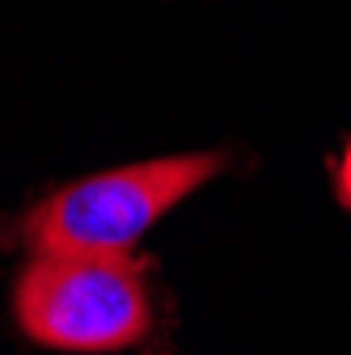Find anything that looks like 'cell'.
<instances>
[{
  "label": "cell",
  "mask_w": 351,
  "mask_h": 355,
  "mask_svg": "<svg viewBox=\"0 0 351 355\" xmlns=\"http://www.w3.org/2000/svg\"><path fill=\"white\" fill-rule=\"evenodd\" d=\"M17 326L55 351H123L153 326L144 266L131 254L34 250L13 288Z\"/></svg>",
  "instance_id": "cell-1"
},
{
  "label": "cell",
  "mask_w": 351,
  "mask_h": 355,
  "mask_svg": "<svg viewBox=\"0 0 351 355\" xmlns=\"http://www.w3.org/2000/svg\"><path fill=\"white\" fill-rule=\"evenodd\" d=\"M339 199H343V207H351V144L339 157Z\"/></svg>",
  "instance_id": "cell-3"
},
{
  "label": "cell",
  "mask_w": 351,
  "mask_h": 355,
  "mask_svg": "<svg viewBox=\"0 0 351 355\" xmlns=\"http://www.w3.org/2000/svg\"><path fill=\"white\" fill-rule=\"evenodd\" d=\"M221 169L225 153H187L89 173L38 199L22 220V237L30 254L34 250L131 254V245L173 203H182L191 191L212 182Z\"/></svg>",
  "instance_id": "cell-2"
}]
</instances>
